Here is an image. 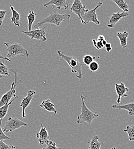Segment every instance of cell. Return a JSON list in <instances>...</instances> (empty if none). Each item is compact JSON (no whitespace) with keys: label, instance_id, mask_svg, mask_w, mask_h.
<instances>
[{"label":"cell","instance_id":"obj_31","mask_svg":"<svg viewBox=\"0 0 134 149\" xmlns=\"http://www.w3.org/2000/svg\"><path fill=\"white\" fill-rule=\"evenodd\" d=\"M7 10H0V26L2 25L3 21L5 19Z\"/></svg>","mask_w":134,"mask_h":149},{"label":"cell","instance_id":"obj_36","mask_svg":"<svg viewBox=\"0 0 134 149\" xmlns=\"http://www.w3.org/2000/svg\"><path fill=\"white\" fill-rule=\"evenodd\" d=\"M111 149H118V148H116V147H115V146H114V147H113V148H111Z\"/></svg>","mask_w":134,"mask_h":149},{"label":"cell","instance_id":"obj_18","mask_svg":"<svg viewBox=\"0 0 134 149\" xmlns=\"http://www.w3.org/2000/svg\"><path fill=\"white\" fill-rule=\"evenodd\" d=\"M9 6L10 8L12 13V16L11 17V22L17 26H19L21 25V22H20L21 16L17 10H16L11 5H9Z\"/></svg>","mask_w":134,"mask_h":149},{"label":"cell","instance_id":"obj_32","mask_svg":"<svg viewBox=\"0 0 134 149\" xmlns=\"http://www.w3.org/2000/svg\"><path fill=\"white\" fill-rule=\"evenodd\" d=\"M104 47H105V49H106V51L107 52H110L112 50V46L110 43L107 42L106 44V45L104 46Z\"/></svg>","mask_w":134,"mask_h":149},{"label":"cell","instance_id":"obj_24","mask_svg":"<svg viewBox=\"0 0 134 149\" xmlns=\"http://www.w3.org/2000/svg\"><path fill=\"white\" fill-rule=\"evenodd\" d=\"M1 75L11 77L9 73V68L4 64V62H0V76Z\"/></svg>","mask_w":134,"mask_h":149},{"label":"cell","instance_id":"obj_11","mask_svg":"<svg viewBox=\"0 0 134 149\" xmlns=\"http://www.w3.org/2000/svg\"><path fill=\"white\" fill-rule=\"evenodd\" d=\"M129 16L128 12H117L113 13L108 21L107 27L109 28H113L115 27L116 24L119 22V21L123 17H126Z\"/></svg>","mask_w":134,"mask_h":149},{"label":"cell","instance_id":"obj_5","mask_svg":"<svg viewBox=\"0 0 134 149\" xmlns=\"http://www.w3.org/2000/svg\"><path fill=\"white\" fill-rule=\"evenodd\" d=\"M4 45H5L6 47V51L8 52L7 57L9 59L19 55L29 57L28 51L22 46L21 44L17 42H4Z\"/></svg>","mask_w":134,"mask_h":149},{"label":"cell","instance_id":"obj_14","mask_svg":"<svg viewBox=\"0 0 134 149\" xmlns=\"http://www.w3.org/2000/svg\"><path fill=\"white\" fill-rule=\"evenodd\" d=\"M36 137L38 140L39 143L40 145H43L49 139V132L47 130L46 127L43 126L42 124L41 125V129L36 134Z\"/></svg>","mask_w":134,"mask_h":149},{"label":"cell","instance_id":"obj_1","mask_svg":"<svg viewBox=\"0 0 134 149\" xmlns=\"http://www.w3.org/2000/svg\"><path fill=\"white\" fill-rule=\"evenodd\" d=\"M80 97L82 100L81 113L77 118V124L87 123L88 124L91 125L93 120L99 116V115L96 112L91 111L87 107L85 103V99H86V97L81 95Z\"/></svg>","mask_w":134,"mask_h":149},{"label":"cell","instance_id":"obj_17","mask_svg":"<svg viewBox=\"0 0 134 149\" xmlns=\"http://www.w3.org/2000/svg\"><path fill=\"white\" fill-rule=\"evenodd\" d=\"M99 136L95 135L93 138L86 143L89 145V149H101V147L104 146V142H101L98 141Z\"/></svg>","mask_w":134,"mask_h":149},{"label":"cell","instance_id":"obj_8","mask_svg":"<svg viewBox=\"0 0 134 149\" xmlns=\"http://www.w3.org/2000/svg\"><path fill=\"white\" fill-rule=\"evenodd\" d=\"M45 27L43 28H37L32 30V31H21L23 33L27 35L31 39H36L38 41V42L41 41H46L47 37L46 36Z\"/></svg>","mask_w":134,"mask_h":149},{"label":"cell","instance_id":"obj_10","mask_svg":"<svg viewBox=\"0 0 134 149\" xmlns=\"http://www.w3.org/2000/svg\"><path fill=\"white\" fill-rule=\"evenodd\" d=\"M36 91L33 90H29L27 91V95L26 97L22 99L21 103L20 104V107L22 109V117L25 118L26 116V112L25 110L29 106L30 104L33 97L36 94Z\"/></svg>","mask_w":134,"mask_h":149},{"label":"cell","instance_id":"obj_20","mask_svg":"<svg viewBox=\"0 0 134 149\" xmlns=\"http://www.w3.org/2000/svg\"><path fill=\"white\" fill-rule=\"evenodd\" d=\"M36 14L34 13V12L31 10H29V14L27 16V19L28 20V25H27L28 31H32V25L36 20Z\"/></svg>","mask_w":134,"mask_h":149},{"label":"cell","instance_id":"obj_13","mask_svg":"<svg viewBox=\"0 0 134 149\" xmlns=\"http://www.w3.org/2000/svg\"><path fill=\"white\" fill-rule=\"evenodd\" d=\"M115 91L118 95L116 102L117 103H120L122 97L128 96L126 93L129 91V89L125 86L123 83H120V84H115Z\"/></svg>","mask_w":134,"mask_h":149},{"label":"cell","instance_id":"obj_15","mask_svg":"<svg viewBox=\"0 0 134 149\" xmlns=\"http://www.w3.org/2000/svg\"><path fill=\"white\" fill-rule=\"evenodd\" d=\"M112 107L118 110H125L129 112V114L130 116L134 115V102L132 103H129L123 105H116L113 104Z\"/></svg>","mask_w":134,"mask_h":149},{"label":"cell","instance_id":"obj_37","mask_svg":"<svg viewBox=\"0 0 134 149\" xmlns=\"http://www.w3.org/2000/svg\"><path fill=\"white\" fill-rule=\"evenodd\" d=\"M2 76H0V79H2Z\"/></svg>","mask_w":134,"mask_h":149},{"label":"cell","instance_id":"obj_23","mask_svg":"<svg viewBox=\"0 0 134 149\" xmlns=\"http://www.w3.org/2000/svg\"><path fill=\"white\" fill-rule=\"evenodd\" d=\"M129 136V139L131 142L134 141V125L132 126H127L126 129H124Z\"/></svg>","mask_w":134,"mask_h":149},{"label":"cell","instance_id":"obj_30","mask_svg":"<svg viewBox=\"0 0 134 149\" xmlns=\"http://www.w3.org/2000/svg\"><path fill=\"white\" fill-rule=\"evenodd\" d=\"M0 149H16V147L12 145H9L3 141H0Z\"/></svg>","mask_w":134,"mask_h":149},{"label":"cell","instance_id":"obj_16","mask_svg":"<svg viewBox=\"0 0 134 149\" xmlns=\"http://www.w3.org/2000/svg\"><path fill=\"white\" fill-rule=\"evenodd\" d=\"M55 105L50 101V99H46L43 100L40 104V107L45 110L49 112H54V115L57 113V110L55 108Z\"/></svg>","mask_w":134,"mask_h":149},{"label":"cell","instance_id":"obj_34","mask_svg":"<svg viewBox=\"0 0 134 149\" xmlns=\"http://www.w3.org/2000/svg\"><path fill=\"white\" fill-rule=\"evenodd\" d=\"M0 59H2V60H7V61H9V62H12V60H10V59H9V58H8V57H4V56H3V55L0 53Z\"/></svg>","mask_w":134,"mask_h":149},{"label":"cell","instance_id":"obj_6","mask_svg":"<svg viewBox=\"0 0 134 149\" xmlns=\"http://www.w3.org/2000/svg\"><path fill=\"white\" fill-rule=\"evenodd\" d=\"M27 124L19 119L17 118L8 117L7 122L3 128V131L4 132H12L13 131L19 129L22 126H27Z\"/></svg>","mask_w":134,"mask_h":149},{"label":"cell","instance_id":"obj_2","mask_svg":"<svg viewBox=\"0 0 134 149\" xmlns=\"http://www.w3.org/2000/svg\"><path fill=\"white\" fill-rule=\"evenodd\" d=\"M10 71L12 72H13L15 75V80L14 82L12 84V87L10 91H8L6 93H5L2 95L0 99V108L2 107L3 106H5L8 103H9L11 100V99H13V98L18 97L16 95V87L22 83V80H20L18 76V73L19 71L17 69H10Z\"/></svg>","mask_w":134,"mask_h":149},{"label":"cell","instance_id":"obj_12","mask_svg":"<svg viewBox=\"0 0 134 149\" xmlns=\"http://www.w3.org/2000/svg\"><path fill=\"white\" fill-rule=\"evenodd\" d=\"M49 5L53 6L52 9H54V8H56L59 10H62V9L66 10L69 8V5L67 3V1L66 0H51L47 3L44 4L43 6L47 8Z\"/></svg>","mask_w":134,"mask_h":149},{"label":"cell","instance_id":"obj_7","mask_svg":"<svg viewBox=\"0 0 134 149\" xmlns=\"http://www.w3.org/2000/svg\"><path fill=\"white\" fill-rule=\"evenodd\" d=\"M102 4L103 3L100 2L98 3L95 8L91 10L87 9L86 12L82 16V19H83L85 24H89L90 22H93V23L96 24V25H100V21L98 19V15L96 13V10L98 8L102 6Z\"/></svg>","mask_w":134,"mask_h":149},{"label":"cell","instance_id":"obj_27","mask_svg":"<svg viewBox=\"0 0 134 149\" xmlns=\"http://www.w3.org/2000/svg\"><path fill=\"white\" fill-rule=\"evenodd\" d=\"M89 68L91 72H96L99 69V64L98 62L94 61L89 65Z\"/></svg>","mask_w":134,"mask_h":149},{"label":"cell","instance_id":"obj_3","mask_svg":"<svg viewBox=\"0 0 134 149\" xmlns=\"http://www.w3.org/2000/svg\"><path fill=\"white\" fill-rule=\"evenodd\" d=\"M57 54L60 60H64L69 64V65L71 68V72L73 74L77 73L78 74L76 75V76L79 79H82L83 77L82 67L84 64L80 63L77 58L74 57L64 55L60 50L58 51Z\"/></svg>","mask_w":134,"mask_h":149},{"label":"cell","instance_id":"obj_4","mask_svg":"<svg viewBox=\"0 0 134 149\" xmlns=\"http://www.w3.org/2000/svg\"><path fill=\"white\" fill-rule=\"evenodd\" d=\"M70 17L71 15L69 13L61 15L57 12H54L52 13L49 16L42 19L38 23L35 25L34 28L35 29H37L45 24H52L57 26H59L61 25L63 21L65 20H69Z\"/></svg>","mask_w":134,"mask_h":149},{"label":"cell","instance_id":"obj_21","mask_svg":"<svg viewBox=\"0 0 134 149\" xmlns=\"http://www.w3.org/2000/svg\"><path fill=\"white\" fill-rule=\"evenodd\" d=\"M112 2H114L117 6L122 9L124 12H128L129 10V5L127 1L124 0H112Z\"/></svg>","mask_w":134,"mask_h":149},{"label":"cell","instance_id":"obj_22","mask_svg":"<svg viewBox=\"0 0 134 149\" xmlns=\"http://www.w3.org/2000/svg\"><path fill=\"white\" fill-rule=\"evenodd\" d=\"M18 98V97L13 98V99L11 100V101L8 103L7 104H6L5 106H2V107L0 108V120H2L3 118L7 115V113L8 112V109L9 106L12 104V103L17 99Z\"/></svg>","mask_w":134,"mask_h":149},{"label":"cell","instance_id":"obj_9","mask_svg":"<svg viewBox=\"0 0 134 149\" xmlns=\"http://www.w3.org/2000/svg\"><path fill=\"white\" fill-rule=\"evenodd\" d=\"M87 9L86 8V6L83 5L82 2L80 0H74L70 8L71 12L75 13L78 16V18L80 19L82 24H85L82 16L85 14Z\"/></svg>","mask_w":134,"mask_h":149},{"label":"cell","instance_id":"obj_35","mask_svg":"<svg viewBox=\"0 0 134 149\" xmlns=\"http://www.w3.org/2000/svg\"><path fill=\"white\" fill-rule=\"evenodd\" d=\"M107 43V41H106V40H104V41H103V42H102V44H103V45H104V46H105V45H106V44Z\"/></svg>","mask_w":134,"mask_h":149},{"label":"cell","instance_id":"obj_25","mask_svg":"<svg viewBox=\"0 0 134 149\" xmlns=\"http://www.w3.org/2000/svg\"><path fill=\"white\" fill-rule=\"evenodd\" d=\"M96 58V57H93L90 55H85L83 57V64L86 65H89L91 63L94 61Z\"/></svg>","mask_w":134,"mask_h":149},{"label":"cell","instance_id":"obj_26","mask_svg":"<svg viewBox=\"0 0 134 149\" xmlns=\"http://www.w3.org/2000/svg\"><path fill=\"white\" fill-rule=\"evenodd\" d=\"M46 144L47 145L46 149H60V148H58L57 146L56 143L52 141H50V140L47 141L46 142Z\"/></svg>","mask_w":134,"mask_h":149},{"label":"cell","instance_id":"obj_33","mask_svg":"<svg viewBox=\"0 0 134 149\" xmlns=\"http://www.w3.org/2000/svg\"><path fill=\"white\" fill-rule=\"evenodd\" d=\"M97 40L102 42L103 41L106 40V39H105V37H104L103 35H100V36H99L98 37V40Z\"/></svg>","mask_w":134,"mask_h":149},{"label":"cell","instance_id":"obj_28","mask_svg":"<svg viewBox=\"0 0 134 149\" xmlns=\"http://www.w3.org/2000/svg\"><path fill=\"white\" fill-rule=\"evenodd\" d=\"M2 120H0V141H3L4 140H7L10 139V138L4 133V132L2 129V127H1Z\"/></svg>","mask_w":134,"mask_h":149},{"label":"cell","instance_id":"obj_19","mask_svg":"<svg viewBox=\"0 0 134 149\" xmlns=\"http://www.w3.org/2000/svg\"><path fill=\"white\" fill-rule=\"evenodd\" d=\"M129 36V34L127 31H124L123 32H118L117 33V37L119 39L120 44L122 48H126L127 45V40L128 37Z\"/></svg>","mask_w":134,"mask_h":149},{"label":"cell","instance_id":"obj_29","mask_svg":"<svg viewBox=\"0 0 134 149\" xmlns=\"http://www.w3.org/2000/svg\"><path fill=\"white\" fill-rule=\"evenodd\" d=\"M93 43L94 47L98 50L101 49L103 47H104V46L103 45V44H102V42H100V41H99L98 40H96V39H93Z\"/></svg>","mask_w":134,"mask_h":149}]
</instances>
